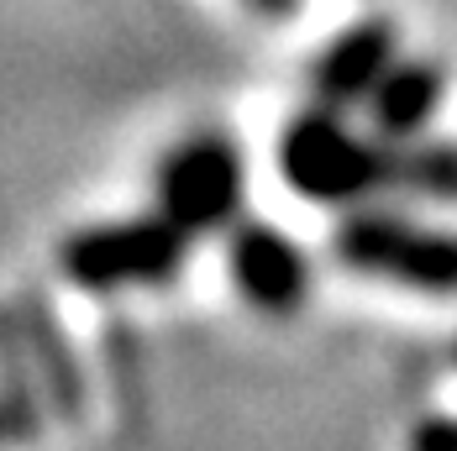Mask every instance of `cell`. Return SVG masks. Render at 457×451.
Segmentation results:
<instances>
[{
  "instance_id": "obj_13",
  "label": "cell",
  "mask_w": 457,
  "mask_h": 451,
  "mask_svg": "<svg viewBox=\"0 0 457 451\" xmlns=\"http://www.w3.org/2000/svg\"><path fill=\"white\" fill-rule=\"evenodd\" d=\"M453 357H457V347H453Z\"/></svg>"
},
{
  "instance_id": "obj_10",
  "label": "cell",
  "mask_w": 457,
  "mask_h": 451,
  "mask_svg": "<svg viewBox=\"0 0 457 451\" xmlns=\"http://www.w3.org/2000/svg\"><path fill=\"white\" fill-rule=\"evenodd\" d=\"M389 194L457 205V142L426 136V132L405 136V142H389Z\"/></svg>"
},
{
  "instance_id": "obj_12",
  "label": "cell",
  "mask_w": 457,
  "mask_h": 451,
  "mask_svg": "<svg viewBox=\"0 0 457 451\" xmlns=\"http://www.w3.org/2000/svg\"><path fill=\"white\" fill-rule=\"evenodd\" d=\"M253 5H258V11H269V16H278V11H295L300 0H253Z\"/></svg>"
},
{
  "instance_id": "obj_9",
  "label": "cell",
  "mask_w": 457,
  "mask_h": 451,
  "mask_svg": "<svg viewBox=\"0 0 457 451\" xmlns=\"http://www.w3.org/2000/svg\"><path fill=\"white\" fill-rule=\"evenodd\" d=\"M43 383H37V367L27 352V331H21V310L0 305V430L5 436H27L37 441L43 436Z\"/></svg>"
},
{
  "instance_id": "obj_2",
  "label": "cell",
  "mask_w": 457,
  "mask_h": 451,
  "mask_svg": "<svg viewBox=\"0 0 457 451\" xmlns=\"http://www.w3.org/2000/svg\"><path fill=\"white\" fill-rule=\"evenodd\" d=\"M184 252H189V231L158 210V216L100 221L63 236L58 273L85 294H111L132 283H163L169 273H179Z\"/></svg>"
},
{
  "instance_id": "obj_1",
  "label": "cell",
  "mask_w": 457,
  "mask_h": 451,
  "mask_svg": "<svg viewBox=\"0 0 457 451\" xmlns=\"http://www.w3.org/2000/svg\"><path fill=\"white\" fill-rule=\"evenodd\" d=\"M278 174L311 205H363L389 194V136L358 132L316 100L278 132Z\"/></svg>"
},
{
  "instance_id": "obj_6",
  "label": "cell",
  "mask_w": 457,
  "mask_h": 451,
  "mask_svg": "<svg viewBox=\"0 0 457 451\" xmlns=\"http://www.w3.org/2000/svg\"><path fill=\"white\" fill-rule=\"evenodd\" d=\"M395 58H400V32H395V21H389V16H363V21H353L342 37L326 43V53H320L316 69H311V94H316L320 105H337V111L363 105L368 90L378 85V74H384Z\"/></svg>"
},
{
  "instance_id": "obj_8",
  "label": "cell",
  "mask_w": 457,
  "mask_h": 451,
  "mask_svg": "<svg viewBox=\"0 0 457 451\" xmlns=\"http://www.w3.org/2000/svg\"><path fill=\"white\" fill-rule=\"evenodd\" d=\"M21 331H27V352H32V367H37V383L47 394V409L58 420H79L85 414V378H79V362H74V347L63 341V325L53 320L43 294H21Z\"/></svg>"
},
{
  "instance_id": "obj_7",
  "label": "cell",
  "mask_w": 457,
  "mask_h": 451,
  "mask_svg": "<svg viewBox=\"0 0 457 451\" xmlns=\"http://www.w3.org/2000/svg\"><path fill=\"white\" fill-rule=\"evenodd\" d=\"M442 94H447V69L436 58H395L378 74V85L368 90L363 105L373 132L389 142H405V136H420L431 127Z\"/></svg>"
},
{
  "instance_id": "obj_11",
  "label": "cell",
  "mask_w": 457,
  "mask_h": 451,
  "mask_svg": "<svg viewBox=\"0 0 457 451\" xmlns=\"http://www.w3.org/2000/svg\"><path fill=\"white\" fill-rule=\"evenodd\" d=\"M420 451H457V420H426L411 436Z\"/></svg>"
},
{
  "instance_id": "obj_5",
  "label": "cell",
  "mask_w": 457,
  "mask_h": 451,
  "mask_svg": "<svg viewBox=\"0 0 457 451\" xmlns=\"http://www.w3.org/2000/svg\"><path fill=\"white\" fill-rule=\"evenodd\" d=\"M227 268L231 283L247 305L269 310V316H289L300 310V299L311 294V263L295 247L289 231L269 221H242L227 236Z\"/></svg>"
},
{
  "instance_id": "obj_4",
  "label": "cell",
  "mask_w": 457,
  "mask_h": 451,
  "mask_svg": "<svg viewBox=\"0 0 457 451\" xmlns=\"http://www.w3.org/2000/svg\"><path fill=\"white\" fill-rule=\"evenodd\" d=\"M242 184H247V168H242V147L231 136H184L158 168V210L174 216L189 236L221 231L242 205Z\"/></svg>"
},
{
  "instance_id": "obj_3",
  "label": "cell",
  "mask_w": 457,
  "mask_h": 451,
  "mask_svg": "<svg viewBox=\"0 0 457 451\" xmlns=\"http://www.w3.org/2000/svg\"><path fill=\"white\" fill-rule=\"evenodd\" d=\"M331 247L353 273L389 278L415 294H457V231L420 226L395 210H353L337 226Z\"/></svg>"
},
{
  "instance_id": "obj_14",
  "label": "cell",
  "mask_w": 457,
  "mask_h": 451,
  "mask_svg": "<svg viewBox=\"0 0 457 451\" xmlns=\"http://www.w3.org/2000/svg\"><path fill=\"white\" fill-rule=\"evenodd\" d=\"M0 436H5V430H0Z\"/></svg>"
}]
</instances>
